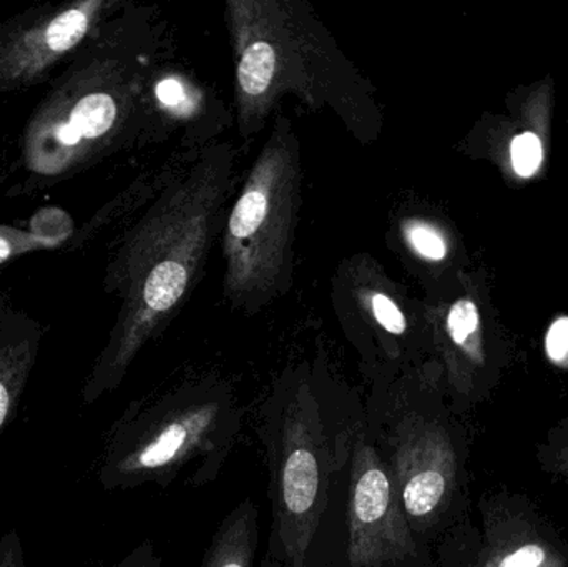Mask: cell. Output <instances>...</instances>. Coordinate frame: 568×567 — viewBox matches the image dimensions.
Wrapping results in <instances>:
<instances>
[{"label": "cell", "mask_w": 568, "mask_h": 567, "mask_svg": "<svg viewBox=\"0 0 568 567\" xmlns=\"http://www.w3.org/2000/svg\"><path fill=\"white\" fill-rule=\"evenodd\" d=\"M364 418V403L310 369L284 375L263 402L256 432L268 466L272 528L262 566L304 559Z\"/></svg>", "instance_id": "1"}, {"label": "cell", "mask_w": 568, "mask_h": 567, "mask_svg": "<svg viewBox=\"0 0 568 567\" xmlns=\"http://www.w3.org/2000/svg\"><path fill=\"white\" fill-rule=\"evenodd\" d=\"M366 425L413 531L433 546L470 515V438L439 373H407L371 393Z\"/></svg>", "instance_id": "2"}, {"label": "cell", "mask_w": 568, "mask_h": 567, "mask_svg": "<svg viewBox=\"0 0 568 567\" xmlns=\"http://www.w3.org/2000/svg\"><path fill=\"white\" fill-rule=\"evenodd\" d=\"M242 426L235 395L216 379L135 403L106 436L99 483L105 492L212 485L235 449Z\"/></svg>", "instance_id": "3"}, {"label": "cell", "mask_w": 568, "mask_h": 567, "mask_svg": "<svg viewBox=\"0 0 568 567\" xmlns=\"http://www.w3.org/2000/svg\"><path fill=\"white\" fill-rule=\"evenodd\" d=\"M300 209V142L280 117L226 222L225 295L233 305L260 310L286 292Z\"/></svg>", "instance_id": "4"}, {"label": "cell", "mask_w": 568, "mask_h": 567, "mask_svg": "<svg viewBox=\"0 0 568 567\" xmlns=\"http://www.w3.org/2000/svg\"><path fill=\"white\" fill-rule=\"evenodd\" d=\"M313 543L326 567H436L433 546L404 515L366 418L331 485Z\"/></svg>", "instance_id": "5"}, {"label": "cell", "mask_w": 568, "mask_h": 567, "mask_svg": "<svg viewBox=\"0 0 568 567\" xmlns=\"http://www.w3.org/2000/svg\"><path fill=\"white\" fill-rule=\"evenodd\" d=\"M236 50V99L240 132L252 136L286 90H297L316 102V75L304 67H317V42L306 17L291 12L293 3H229Z\"/></svg>", "instance_id": "6"}, {"label": "cell", "mask_w": 568, "mask_h": 567, "mask_svg": "<svg viewBox=\"0 0 568 567\" xmlns=\"http://www.w3.org/2000/svg\"><path fill=\"white\" fill-rule=\"evenodd\" d=\"M479 522L466 516L434 545L436 567H568V541L526 493L507 486L477 502Z\"/></svg>", "instance_id": "7"}, {"label": "cell", "mask_w": 568, "mask_h": 567, "mask_svg": "<svg viewBox=\"0 0 568 567\" xmlns=\"http://www.w3.org/2000/svg\"><path fill=\"white\" fill-rule=\"evenodd\" d=\"M258 546V506L242 499L220 523L200 567H255Z\"/></svg>", "instance_id": "8"}, {"label": "cell", "mask_w": 568, "mask_h": 567, "mask_svg": "<svg viewBox=\"0 0 568 567\" xmlns=\"http://www.w3.org/2000/svg\"><path fill=\"white\" fill-rule=\"evenodd\" d=\"M116 119V103L109 93H93L73 107L70 122L80 135L95 139L112 129Z\"/></svg>", "instance_id": "9"}, {"label": "cell", "mask_w": 568, "mask_h": 567, "mask_svg": "<svg viewBox=\"0 0 568 567\" xmlns=\"http://www.w3.org/2000/svg\"><path fill=\"white\" fill-rule=\"evenodd\" d=\"M536 459L542 473L568 486V416L557 422L537 445Z\"/></svg>", "instance_id": "10"}, {"label": "cell", "mask_w": 568, "mask_h": 567, "mask_svg": "<svg viewBox=\"0 0 568 567\" xmlns=\"http://www.w3.org/2000/svg\"><path fill=\"white\" fill-rule=\"evenodd\" d=\"M87 32V17L80 10H67L47 29V43L55 52H65L80 42Z\"/></svg>", "instance_id": "11"}, {"label": "cell", "mask_w": 568, "mask_h": 567, "mask_svg": "<svg viewBox=\"0 0 568 567\" xmlns=\"http://www.w3.org/2000/svg\"><path fill=\"white\" fill-rule=\"evenodd\" d=\"M510 156H513L514 170L520 176H532L542 163V142L536 133H523L514 139Z\"/></svg>", "instance_id": "12"}, {"label": "cell", "mask_w": 568, "mask_h": 567, "mask_svg": "<svg viewBox=\"0 0 568 567\" xmlns=\"http://www.w3.org/2000/svg\"><path fill=\"white\" fill-rule=\"evenodd\" d=\"M371 308H373L374 320L379 323L384 332L396 336V338H399V336H403L404 333L407 332L406 316L400 313L396 303L387 298L383 293H376V295L373 296V300H371Z\"/></svg>", "instance_id": "13"}, {"label": "cell", "mask_w": 568, "mask_h": 567, "mask_svg": "<svg viewBox=\"0 0 568 567\" xmlns=\"http://www.w3.org/2000/svg\"><path fill=\"white\" fill-rule=\"evenodd\" d=\"M407 240L424 259L443 260L446 256L447 249L443 236L430 226L423 223L407 226Z\"/></svg>", "instance_id": "14"}, {"label": "cell", "mask_w": 568, "mask_h": 567, "mask_svg": "<svg viewBox=\"0 0 568 567\" xmlns=\"http://www.w3.org/2000/svg\"><path fill=\"white\" fill-rule=\"evenodd\" d=\"M163 558L152 539H145L123 556L120 561L105 567H162Z\"/></svg>", "instance_id": "15"}, {"label": "cell", "mask_w": 568, "mask_h": 567, "mask_svg": "<svg viewBox=\"0 0 568 567\" xmlns=\"http://www.w3.org/2000/svg\"><path fill=\"white\" fill-rule=\"evenodd\" d=\"M547 352L556 362L568 353V318H560L550 326L547 335Z\"/></svg>", "instance_id": "16"}, {"label": "cell", "mask_w": 568, "mask_h": 567, "mask_svg": "<svg viewBox=\"0 0 568 567\" xmlns=\"http://www.w3.org/2000/svg\"><path fill=\"white\" fill-rule=\"evenodd\" d=\"M156 97H159L163 105L179 107L180 103L185 102V87L176 79L162 80V82L156 85Z\"/></svg>", "instance_id": "17"}, {"label": "cell", "mask_w": 568, "mask_h": 567, "mask_svg": "<svg viewBox=\"0 0 568 567\" xmlns=\"http://www.w3.org/2000/svg\"><path fill=\"white\" fill-rule=\"evenodd\" d=\"M260 567H326L324 565L323 555H321L320 548H317L314 543H311L310 548H307L306 556L301 561L286 563V565L282 566H262Z\"/></svg>", "instance_id": "18"}, {"label": "cell", "mask_w": 568, "mask_h": 567, "mask_svg": "<svg viewBox=\"0 0 568 567\" xmlns=\"http://www.w3.org/2000/svg\"><path fill=\"white\" fill-rule=\"evenodd\" d=\"M59 139L62 140L65 145H75L82 135H80L79 130L72 125V123H67V125H62L59 129Z\"/></svg>", "instance_id": "19"}, {"label": "cell", "mask_w": 568, "mask_h": 567, "mask_svg": "<svg viewBox=\"0 0 568 567\" xmlns=\"http://www.w3.org/2000/svg\"><path fill=\"white\" fill-rule=\"evenodd\" d=\"M9 255H10L9 243H7L6 240L0 239V263H2L3 260L9 259Z\"/></svg>", "instance_id": "20"}]
</instances>
